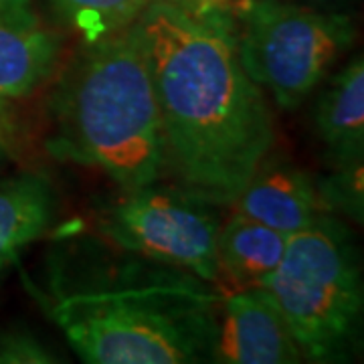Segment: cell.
I'll use <instances>...</instances> for the list:
<instances>
[{"instance_id":"obj_10","label":"cell","mask_w":364,"mask_h":364,"mask_svg":"<svg viewBox=\"0 0 364 364\" xmlns=\"http://www.w3.org/2000/svg\"><path fill=\"white\" fill-rule=\"evenodd\" d=\"M314 105V130L334 164L363 160L364 152V59L352 57L346 67L326 77Z\"/></svg>"},{"instance_id":"obj_16","label":"cell","mask_w":364,"mask_h":364,"mask_svg":"<svg viewBox=\"0 0 364 364\" xmlns=\"http://www.w3.org/2000/svg\"><path fill=\"white\" fill-rule=\"evenodd\" d=\"M14 144H16V124L6 102L0 100V160L13 152Z\"/></svg>"},{"instance_id":"obj_14","label":"cell","mask_w":364,"mask_h":364,"mask_svg":"<svg viewBox=\"0 0 364 364\" xmlns=\"http://www.w3.org/2000/svg\"><path fill=\"white\" fill-rule=\"evenodd\" d=\"M318 188L330 213H344L352 221L363 223V160L336 164L326 181L318 182Z\"/></svg>"},{"instance_id":"obj_18","label":"cell","mask_w":364,"mask_h":364,"mask_svg":"<svg viewBox=\"0 0 364 364\" xmlns=\"http://www.w3.org/2000/svg\"><path fill=\"white\" fill-rule=\"evenodd\" d=\"M296 2L312 4V6H326V4H332V2H340V0H296Z\"/></svg>"},{"instance_id":"obj_7","label":"cell","mask_w":364,"mask_h":364,"mask_svg":"<svg viewBox=\"0 0 364 364\" xmlns=\"http://www.w3.org/2000/svg\"><path fill=\"white\" fill-rule=\"evenodd\" d=\"M210 360L223 364H296L301 352L284 318L259 287L221 296Z\"/></svg>"},{"instance_id":"obj_17","label":"cell","mask_w":364,"mask_h":364,"mask_svg":"<svg viewBox=\"0 0 364 364\" xmlns=\"http://www.w3.org/2000/svg\"><path fill=\"white\" fill-rule=\"evenodd\" d=\"M181 2L196 11H231L237 0H181Z\"/></svg>"},{"instance_id":"obj_1","label":"cell","mask_w":364,"mask_h":364,"mask_svg":"<svg viewBox=\"0 0 364 364\" xmlns=\"http://www.w3.org/2000/svg\"><path fill=\"white\" fill-rule=\"evenodd\" d=\"M156 91L164 174L231 205L275 146L272 107L241 65L229 11L156 0L138 18Z\"/></svg>"},{"instance_id":"obj_13","label":"cell","mask_w":364,"mask_h":364,"mask_svg":"<svg viewBox=\"0 0 364 364\" xmlns=\"http://www.w3.org/2000/svg\"><path fill=\"white\" fill-rule=\"evenodd\" d=\"M156 0H47L61 26L83 43L97 41L132 25Z\"/></svg>"},{"instance_id":"obj_4","label":"cell","mask_w":364,"mask_h":364,"mask_svg":"<svg viewBox=\"0 0 364 364\" xmlns=\"http://www.w3.org/2000/svg\"><path fill=\"white\" fill-rule=\"evenodd\" d=\"M259 289L284 318L310 363H340L354 352L363 322V275L350 235L332 215L291 235Z\"/></svg>"},{"instance_id":"obj_6","label":"cell","mask_w":364,"mask_h":364,"mask_svg":"<svg viewBox=\"0 0 364 364\" xmlns=\"http://www.w3.org/2000/svg\"><path fill=\"white\" fill-rule=\"evenodd\" d=\"M213 205L182 191H130L102 215L100 227L117 247L221 287L217 261L219 217Z\"/></svg>"},{"instance_id":"obj_2","label":"cell","mask_w":364,"mask_h":364,"mask_svg":"<svg viewBox=\"0 0 364 364\" xmlns=\"http://www.w3.org/2000/svg\"><path fill=\"white\" fill-rule=\"evenodd\" d=\"M47 150L124 191L164 174L162 130L140 23L83 43L55 73Z\"/></svg>"},{"instance_id":"obj_9","label":"cell","mask_w":364,"mask_h":364,"mask_svg":"<svg viewBox=\"0 0 364 364\" xmlns=\"http://www.w3.org/2000/svg\"><path fill=\"white\" fill-rule=\"evenodd\" d=\"M231 207L235 213L251 217L287 237L330 215L318 182L306 170L291 162L273 160L272 154L261 162Z\"/></svg>"},{"instance_id":"obj_15","label":"cell","mask_w":364,"mask_h":364,"mask_svg":"<svg viewBox=\"0 0 364 364\" xmlns=\"http://www.w3.org/2000/svg\"><path fill=\"white\" fill-rule=\"evenodd\" d=\"M47 363H57V358L35 334L16 328L0 334V364Z\"/></svg>"},{"instance_id":"obj_8","label":"cell","mask_w":364,"mask_h":364,"mask_svg":"<svg viewBox=\"0 0 364 364\" xmlns=\"http://www.w3.org/2000/svg\"><path fill=\"white\" fill-rule=\"evenodd\" d=\"M63 45L35 0H0V100H23L45 87L61 67Z\"/></svg>"},{"instance_id":"obj_3","label":"cell","mask_w":364,"mask_h":364,"mask_svg":"<svg viewBox=\"0 0 364 364\" xmlns=\"http://www.w3.org/2000/svg\"><path fill=\"white\" fill-rule=\"evenodd\" d=\"M170 269L71 289L53 299L49 316L85 363L210 360L221 296L195 275Z\"/></svg>"},{"instance_id":"obj_12","label":"cell","mask_w":364,"mask_h":364,"mask_svg":"<svg viewBox=\"0 0 364 364\" xmlns=\"http://www.w3.org/2000/svg\"><path fill=\"white\" fill-rule=\"evenodd\" d=\"M287 235L263 223L231 213L219 227L217 261L223 291L259 287L279 265L287 247Z\"/></svg>"},{"instance_id":"obj_5","label":"cell","mask_w":364,"mask_h":364,"mask_svg":"<svg viewBox=\"0 0 364 364\" xmlns=\"http://www.w3.org/2000/svg\"><path fill=\"white\" fill-rule=\"evenodd\" d=\"M229 13L241 65L284 109H298L356 41L348 14L296 0H237Z\"/></svg>"},{"instance_id":"obj_11","label":"cell","mask_w":364,"mask_h":364,"mask_svg":"<svg viewBox=\"0 0 364 364\" xmlns=\"http://www.w3.org/2000/svg\"><path fill=\"white\" fill-rule=\"evenodd\" d=\"M55 210V191L45 174L23 172L0 181V277L49 233Z\"/></svg>"}]
</instances>
